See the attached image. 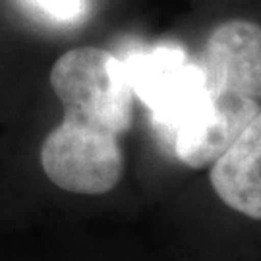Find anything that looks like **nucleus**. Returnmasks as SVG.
<instances>
[{
    "mask_svg": "<svg viewBox=\"0 0 261 261\" xmlns=\"http://www.w3.org/2000/svg\"><path fill=\"white\" fill-rule=\"evenodd\" d=\"M48 80L64 116L41 145L45 176L68 194H109L124 176L120 140L134 124L136 95L124 62L99 47L72 48Z\"/></svg>",
    "mask_w": 261,
    "mask_h": 261,
    "instance_id": "1",
    "label": "nucleus"
},
{
    "mask_svg": "<svg viewBox=\"0 0 261 261\" xmlns=\"http://www.w3.org/2000/svg\"><path fill=\"white\" fill-rule=\"evenodd\" d=\"M124 62L136 99L157 124L176 132L205 101L203 70L178 47L161 45L134 53Z\"/></svg>",
    "mask_w": 261,
    "mask_h": 261,
    "instance_id": "2",
    "label": "nucleus"
},
{
    "mask_svg": "<svg viewBox=\"0 0 261 261\" xmlns=\"http://www.w3.org/2000/svg\"><path fill=\"white\" fill-rule=\"evenodd\" d=\"M199 66L207 97L261 105V25L223 21L209 33Z\"/></svg>",
    "mask_w": 261,
    "mask_h": 261,
    "instance_id": "3",
    "label": "nucleus"
},
{
    "mask_svg": "<svg viewBox=\"0 0 261 261\" xmlns=\"http://www.w3.org/2000/svg\"><path fill=\"white\" fill-rule=\"evenodd\" d=\"M209 180L224 205L261 221V109L211 165Z\"/></svg>",
    "mask_w": 261,
    "mask_h": 261,
    "instance_id": "4",
    "label": "nucleus"
},
{
    "mask_svg": "<svg viewBox=\"0 0 261 261\" xmlns=\"http://www.w3.org/2000/svg\"><path fill=\"white\" fill-rule=\"evenodd\" d=\"M28 2L45 16L62 23L77 21L85 14L84 0H28Z\"/></svg>",
    "mask_w": 261,
    "mask_h": 261,
    "instance_id": "5",
    "label": "nucleus"
}]
</instances>
